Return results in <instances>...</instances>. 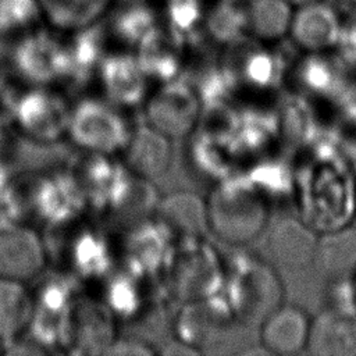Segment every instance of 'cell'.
<instances>
[{
  "label": "cell",
  "mask_w": 356,
  "mask_h": 356,
  "mask_svg": "<svg viewBox=\"0 0 356 356\" xmlns=\"http://www.w3.org/2000/svg\"><path fill=\"white\" fill-rule=\"evenodd\" d=\"M293 184L299 217L316 232L356 224V172L338 143L317 138Z\"/></svg>",
  "instance_id": "obj_1"
},
{
  "label": "cell",
  "mask_w": 356,
  "mask_h": 356,
  "mask_svg": "<svg viewBox=\"0 0 356 356\" xmlns=\"http://www.w3.org/2000/svg\"><path fill=\"white\" fill-rule=\"evenodd\" d=\"M227 299L234 317L259 325L284 302V285L271 263L257 254H239L228 270Z\"/></svg>",
  "instance_id": "obj_2"
},
{
  "label": "cell",
  "mask_w": 356,
  "mask_h": 356,
  "mask_svg": "<svg viewBox=\"0 0 356 356\" xmlns=\"http://www.w3.org/2000/svg\"><path fill=\"white\" fill-rule=\"evenodd\" d=\"M209 231L231 245L256 239L267 227L268 207L261 192L245 185H222L206 199Z\"/></svg>",
  "instance_id": "obj_3"
},
{
  "label": "cell",
  "mask_w": 356,
  "mask_h": 356,
  "mask_svg": "<svg viewBox=\"0 0 356 356\" xmlns=\"http://www.w3.org/2000/svg\"><path fill=\"white\" fill-rule=\"evenodd\" d=\"M306 352L317 356H356V295L352 280L330 282L323 307L312 317Z\"/></svg>",
  "instance_id": "obj_4"
},
{
  "label": "cell",
  "mask_w": 356,
  "mask_h": 356,
  "mask_svg": "<svg viewBox=\"0 0 356 356\" xmlns=\"http://www.w3.org/2000/svg\"><path fill=\"white\" fill-rule=\"evenodd\" d=\"M131 132L122 113L110 102L86 99L71 107L67 134L76 146L93 154L122 152Z\"/></svg>",
  "instance_id": "obj_5"
},
{
  "label": "cell",
  "mask_w": 356,
  "mask_h": 356,
  "mask_svg": "<svg viewBox=\"0 0 356 356\" xmlns=\"http://www.w3.org/2000/svg\"><path fill=\"white\" fill-rule=\"evenodd\" d=\"M46 248L31 225L0 217V278L28 282L46 264Z\"/></svg>",
  "instance_id": "obj_6"
},
{
  "label": "cell",
  "mask_w": 356,
  "mask_h": 356,
  "mask_svg": "<svg viewBox=\"0 0 356 356\" xmlns=\"http://www.w3.org/2000/svg\"><path fill=\"white\" fill-rule=\"evenodd\" d=\"M199 115L195 92L185 83L174 82L160 88L147 100V124L170 139L188 135Z\"/></svg>",
  "instance_id": "obj_7"
},
{
  "label": "cell",
  "mask_w": 356,
  "mask_h": 356,
  "mask_svg": "<svg viewBox=\"0 0 356 356\" xmlns=\"http://www.w3.org/2000/svg\"><path fill=\"white\" fill-rule=\"evenodd\" d=\"M71 108L50 90L33 89L21 96L14 108L18 127L31 138L51 142L67 134Z\"/></svg>",
  "instance_id": "obj_8"
},
{
  "label": "cell",
  "mask_w": 356,
  "mask_h": 356,
  "mask_svg": "<svg viewBox=\"0 0 356 356\" xmlns=\"http://www.w3.org/2000/svg\"><path fill=\"white\" fill-rule=\"evenodd\" d=\"M342 24L334 7L323 0H314L295 7L288 35L305 53H332Z\"/></svg>",
  "instance_id": "obj_9"
},
{
  "label": "cell",
  "mask_w": 356,
  "mask_h": 356,
  "mask_svg": "<svg viewBox=\"0 0 356 356\" xmlns=\"http://www.w3.org/2000/svg\"><path fill=\"white\" fill-rule=\"evenodd\" d=\"M312 317L293 303L282 302L259 324L260 346L268 355L292 356L306 352Z\"/></svg>",
  "instance_id": "obj_10"
},
{
  "label": "cell",
  "mask_w": 356,
  "mask_h": 356,
  "mask_svg": "<svg viewBox=\"0 0 356 356\" xmlns=\"http://www.w3.org/2000/svg\"><path fill=\"white\" fill-rule=\"evenodd\" d=\"M13 64L25 78L47 81L68 70L65 46L51 33L44 31H28L15 43Z\"/></svg>",
  "instance_id": "obj_11"
},
{
  "label": "cell",
  "mask_w": 356,
  "mask_h": 356,
  "mask_svg": "<svg viewBox=\"0 0 356 356\" xmlns=\"http://www.w3.org/2000/svg\"><path fill=\"white\" fill-rule=\"evenodd\" d=\"M318 232L300 217L278 220L268 235V249L274 260L289 270L313 266Z\"/></svg>",
  "instance_id": "obj_12"
},
{
  "label": "cell",
  "mask_w": 356,
  "mask_h": 356,
  "mask_svg": "<svg viewBox=\"0 0 356 356\" xmlns=\"http://www.w3.org/2000/svg\"><path fill=\"white\" fill-rule=\"evenodd\" d=\"M121 153L132 174L150 179L168 168L172 156L171 139L147 124L131 132Z\"/></svg>",
  "instance_id": "obj_13"
},
{
  "label": "cell",
  "mask_w": 356,
  "mask_h": 356,
  "mask_svg": "<svg viewBox=\"0 0 356 356\" xmlns=\"http://www.w3.org/2000/svg\"><path fill=\"white\" fill-rule=\"evenodd\" d=\"M313 266L330 282L352 280L356 274V224L318 234Z\"/></svg>",
  "instance_id": "obj_14"
},
{
  "label": "cell",
  "mask_w": 356,
  "mask_h": 356,
  "mask_svg": "<svg viewBox=\"0 0 356 356\" xmlns=\"http://www.w3.org/2000/svg\"><path fill=\"white\" fill-rule=\"evenodd\" d=\"M36 300L26 282L0 278V342L3 348L31 328Z\"/></svg>",
  "instance_id": "obj_15"
},
{
  "label": "cell",
  "mask_w": 356,
  "mask_h": 356,
  "mask_svg": "<svg viewBox=\"0 0 356 356\" xmlns=\"http://www.w3.org/2000/svg\"><path fill=\"white\" fill-rule=\"evenodd\" d=\"M103 85L117 104H132L143 97L146 72L138 57L128 53H115L102 61Z\"/></svg>",
  "instance_id": "obj_16"
},
{
  "label": "cell",
  "mask_w": 356,
  "mask_h": 356,
  "mask_svg": "<svg viewBox=\"0 0 356 356\" xmlns=\"http://www.w3.org/2000/svg\"><path fill=\"white\" fill-rule=\"evenodd\" d=\"M331 53H306L298 67V79L302 88L317 97L334 102L348 82L345 65Z\"/></svg>",
  "instance_id": "obj_17"
},
{
  "label": "cell",
  "mask_w": 356,
  "mask_h": 356,
  "mask_svg": "<svg viewBox=\"0 0 356 356\" xmlns=\"http://www.w3.org/2000/svg\"><path fill=\"white\" fill-rule=\"evenodd\" d=\"M243 6L250 38L271 43L288 35L293 15V4L288 0H243Z\"/></svg>",
  "instance_id": "obj_18"
},
{
  "label": "cell",
  "mask_w": 356,
  "mask_h": 356,
  "mask_svg": "<svg viewBox=\"0 0 356 356\" xmlns=\"http://www.w3.org/2000/svg\"><path fill=\"white\" fill-rule=\"evenodd\" d=\"M159 214L170 228L184 235L199 236L209 231L206 199L196 193L179 191L167 195L160 200Z\"/></svg>",
  "instance_id": "obj_19"
},
{
  "label": "cell",
  "mask_w": 356,
  "mask_h": 356,
  "mask_svg": "<svg viewBox=\"0 0 356 356\" xmlns=\"http://www.w3.org/2000/svg\"><path fill=\"white\" fill-rule=\"evenodd\" d=\"M113 0H39L42 17L61 31H76L103 18Z\"/></svg>",
  "instance_id": "obj_20"
},
{
  "label": "cell",
  "mask_w": 356,
  "mask_h": 356,
  "mask_svg": "<svg viewBox=\"0 0 356 356\" xmlns=\"http://www.w3.org/2000/svg\"><path fill=\"white\" fill-rule=\"evenodd\" d=\"M184 38L167 25H157L138 44V60L146 75L174 72Z\"/></svg>",
  "instance_id": "obj_21"
},
{
  "label": "cell",
  "mask_w": 356,
  "mask_h": 356,
  "mask_svg": "<svg viewBox=\"0 0 356 356\" xmlns=\"http://www.w3.org/2000/svg\"><path fill=\"white\" fill-rule=\"evenodd\" d=\"M224 313L220 306H214L211 302L202 299L193 300L191 306L182 310L178 320V334L181 342L189 348L197 350V346H202L204 342L216 337L218 328L222 325L224 318L232 316L229 307Z\"/></svg>",
  "instance_id": "obj_22"
},
{
  "label": "cell",
  "mask_w": 356,
  "mask_h": 356,
  "mask_svg": "<svg viewBox=\"0 0 356 356\" xmlns=\"http://www.w3.org/2000/svg\"><path fill=\"white\" fill-rule=\"evenodd\" d=\"M157 25V15L145 0H121L108 21L110 31L118 40L136 46Z\"/></svg>",
  "instance_id": "obj_23"
},
{
  "label": "cell",
  "mask_w": 356,
  "mask_h": 356,
  "mask_svg": "<svg viewBox=\"0 0 356 356\" xmlns=\"http://www.w3.org/2000/svg\"><path fill=\"white\" fill-rule=\"evenodd\" d=\"M204 28L217 42L232 43L248 33L243 0H218L204 15Z\"/></svg>",
  "instance_id": "obj_24"
},
{
  "label": "cell",
  "mask_w": 356,
  "mask_h": 356,
  "mask_svg": "<svg viewBox=\"0 0 356 356\" xmlns=\"http://www.w3.org/2000/svg\"><path fill=\"white\" fill-rule=\"evenodd\" d=\"M40 17L39 0H0V39L28 32Z\"/></svg>",
  "instance_id": "obj_25"
},
{
  "label": "cell",
  "mask_w": 356,
  "mask_h": 356,
  "mask_svg": "<svg viewBox=\"0 0 356 356\" xmlns=\"http://www.w3.org/2000/svg\"><path fill=\"white\" fill-rule=\"evenodd\" d=\"M163 11L165 25L184 39L197 31L206 15L202 0H165Z\"/></svg>",
  "instance_id": "obj_26"
},
{
  "label": "cell",
  "mask_w": 356,
  "mask_h": 356,
  "mask_svg": "<svg viewBox=\"0 0 356 356\" xmlns=\"http://www.w3.org/2000/svg\"><path fill=\"white\" fill-rule=\"evenodd\" d=\"M334 53L345 67L356 65V21L342 24Z\"/></svg>",
  "instance_id": "obj_27"
},
{
  "label": "cell",
  "mask_w": 356,
  "mask_h": 356,
  "mask_svg": "<svg viewBox=\"0 0 356 356\" xmlns=\"http://www.w3.org/2000/svg\"><path fill=\"white\" fill-rule=\"evenodd\" d=\"M332 103L337 104L341 117L356 128V82L348 81Z\"/></svg>",
  "instance_id": "obj_28"
},
{
  "label": "cell",
  "mask_w": 356,
  "mask_h": 356,
  "mask_svg": "<svg viewBox=\"0 0 356 356\" xmlns=\"http://www.w3.org/2000/svg\"><path fill=\"white\" fill-rule=\"evenodd\" d=\"M106 355H153L154 350L145 342L131 338L113 339L104 349Z\"/></svg>",
  "instance_id": "obj_29"
},
{
  "label": "cell",
  "mask_w": 356,
  "mask_h": 356,
  "mask_svg": "<svg viewBox=\"0 0 356 356\" xmlns=\"http://www.w3.org/2000/svg\"><path fill=\"white\" fill-rule=\"evenodd\" d=\"M339 146H341L343 154L346 156L349 164L352 165V168L356 172V135L348 138L345 142L339 143Z\"/></svg>",
  "instance_id": "obj_30"
},
{
  "label": "cell",
  "mask_w": 356,
  "mask_h": 356,
  "mask_svg": "<svg viewBox=\"0 0 356 356\" xmlns=\"http://www.w3.org/2000/svg\"><path fill=\"white\" fill-rule=\"evenodd\" d=\"M289 3L293 4V7L296 6H300V4H305V3H309V1H314V0H288Z\"/></svg>",
  "instance_id": "obj_31"
},
{
  "label": "cell",
  "mask_w": 356,
  "mask_h": 356,
  "mask_svg": "<svg viewBox=\"0 0 356 356\" xmlns=\"http://www.w3.org/2000/svg\"><path fill=\"white\" fill-rule=\"evenodd\" d=\"M342 3H346V4H350V6H356V0H339Z\"/></svg>",
  "instance_id": "obj_32"
},
{
  "label": "cell",
  "mask_w": 356,
  "mask_h": 356,
  "mask_svg": "<svg viewBox=\"0 0 356 356\" xmlns=\"http://www.w3.org/2000/svg\"><path fill=\"white\" fill-rule=\"evenodd\" d=\"M352 285H353V291H355V295H356V274H355V277L352 278Z\"/></svg>",
  "instance_id": "obj_33"
},
{
  "label": "cell",
  "mask_w": 356,
  "mask_h": 356,
  "mask_svg": "<svg viewBox=\"0 0 356 356\" xmlns=\"http://www.w3.org/2000/svg\"><path fill=\"white\" fill-rule=\"evenodd\" d=\"M1 353H3V343L0 342V355H1Z\"/></svg>",
  "instance_id": "obj_34"
},
{
  "label": "cell",
  "mask_w": 356,
  "mask_h": 356,
  "mask_svg": "<svg viewBox=\"0 0 356 356\" xmlns=\"http://www.w3.org/2000/svg\"><path fill=\"white\" fill-rule=\"evenodd\" d=\"M235 1H242V0H235Z\"/></svg>",
  "instance_id": "obj_35"
}]
</instances>
